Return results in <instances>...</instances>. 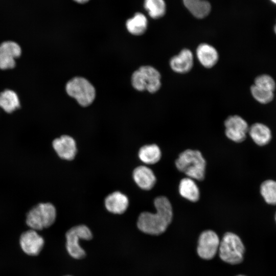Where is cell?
Instances as JSON below:
<instances>
[{
	"instance_id": "obj_16",
	"label": "cell",
	"mask_w": 276,
	"mask_h": 276,
	"mask_svg": "<svg viewBox=\"0 0 276 276\" xmlns=\"http://www.w3.org/2000/svg\"><path fill=\"white\" fill-rule=\"evenodd\" d=\"M106 209L110 213L121 214L124 213L129 204L128 197L119 191L109 194L105 199Z\"/></svg>"
},
{
	"instance_id": "obj_29",
	"label": "cell",
	"mask_w": 276,
	"mask_h": 276,
	"mask_svg": "<svg viewBox=\"0 0 276 276\" xmlns=\"http://www.w3.org/2000/svg\"><path fill=\"white\" fill-rule=\"evenodd\" d=\"M273 30H274V33L276 34V22L274 26Z\"/></svg>"
},
{
	"instance_id": "obj_24",
	"label": "cell",
	"mask_w": 276,
	"mask_h": 276,
	"mask_svg": "<svg viewBox=\"0 0 276 276\" xmlns=\"http://www.w3.org/2000/svg\"><path fill=\"white\" fill-rule=\"evenodd\" d=\"M260 191L265 201L270 205H276V181L267 179L260 186Z\"/></svg>"
},
{
	"instance_id": "obj_25",
	"label": "cell",
	"mask_w": 276,
	"mask_h": 276,
	"mask_svg": "<svg viewBox=\"0 0 276 276\" xmlns=\"http://www.w3.org/2000/svg\"><path fill=\"white\" fill-rule=\"evenodd\" d=\"M250 90L254 99L261 104L269 103L274 98V92L261 88L254 84L251 86Z\"/></svg>"
},
{
	"instance_id": "obj_27",
	"label": "cell",
	"mask_w": 276,
	"mask_h": 276,
	"mask_svg": "<svg viewBox=\"0 0 276 276\" xmlns=\"http://www.w3.org/2000/svg\"><path fill=\"white\" fill-rule=\"evenodd\" d=\"M73 1L78 4H85L88 2L90 0H73Z\"/></svg>"
},
{
	"instance_id": "obj_30",
	"label": "cell",
	"mask_w": 276,
	"mask_h": 276,
	"mask_svg": "<svg viewBox=\"0 0 276 276\" xmlns=\"http://www.w3.org/2000/svg\"><path fill=\"white\" fill-rule=\"evenodd\" d=\"M275 222H276V213L275 214Z\"/></svg>"
},
{
	"instance_id": "obj_17",
	"label": "cell",
	"mask_w": 276,
	"mask_h": 276,
	"mask_svg": "<svg viewBox=\"0 0 276 276\" xmlns=\"http://www.w3.org/2000/svg\"><path fill=\"white\" fill-rule=\"evenodd\" d=\"M248 133L257 145L263 146L270 143L272 132L268 126L262 123H255L249 127Z\"/></svg>"
},
{
	"instance_id": "obj_3",
	"label": "cell",
	"mask_w": 276,
	"mask_h": 276,
	"mask_svg": "<svg viewBox=\"0 0 276 276\" xmlns=\"http://www.w3.org/2000/svg\"><path fill=\"white\" fill-rule=\"evenodd\" d=\"M161 74L156 68L150 65H144L134 72L131 83L137 90L155 93L161 87Z\"/></svg>"
},
{
	"instance_id": "obj_7",
	"label": "cell",
	"mask_w": 276,
	"mask_h": 276,
	"mask_svg": "<svg viewBox=\"0 0 276 276\" xmlns=\"http://www.w3.org/2000/svg\"><path fill=\"white\" fill-rule=\"evenodd\" d=\"M67 252L75 259L83 258L85 252L80 245V240H89L93 235L89 228L85 225H79L70 228L65 234Z\"/></svg>"
},
{
	"instance_id": "obj_1",
	"label": "cell",
	"mask_w": 276,
	"mask_h": 276,
	"mask_svg": "<svg viewBox=\"0 0 276 276\" xmlns=\"http://www.w3.org/2000/svg\"><path fill=\"white\" fill-rule=\"evenodd\" d=\"M156 212H144L137 221V226L142 232L152 235L163 233L170 224L173 217L172 207L165 196L156 197L154 201Z\"/></svg>"
},
{
	"instance_id": "obj_15",
	"label": "cell",
	"mask_w": 276,
	"mask_h": 276,
	"mask_svg": "<svg viewBox=\"0 0 276 276\" xmlns=\"http://www.w3.org/2000/svg\"><path fill=\"white\" fill-rule=\"evenodd\" d=\"M132 175L135 182L143 190L151 189L156 182V177L153 172L145 166H140L135 168Z\"/></svg>"
},
{
	"instance_id": "obj_8",
	"label": "cell",
	"mask_w": 276,
	"mask_h": 276,
	"mask_svg": "<svg viewBox=\"0 0 276 276\" xmlns=\"http://www.w3.org/2000/svg\"><path fill=\"white\" fill-rule=\"evenodd\" d=\"M225 133L233 142L241 143L245 140L249 126L242 117L234 114L228 116L224 121Z\"/></svg>"
},
{
	"instance_id": "obj_14",
	"label": "cell",
	"mask_w": 276,
	"mask_h": 276,
	"mask_svg": "<svg viewBox=\"0 0 276 276\" xmlns=\"http://www.w3.org/2000/svg\"><path fill=\"white\" fill-rule=\"evenodd\" d=\"M196 56L199 63L206 68L215 66L219 59L217 50L212 45L204 42L200 43L197 46Z\"/></svg>"
},
{
	"instance_id": "obj_20",
	"label": "cell",
	"mask_w": 276,
	"mask_h": 276,
	"mask_svg": "<svg viewBox=\"0 0 276 276\" xmlns=\"http://www.w3.org/2000/svg\"><path fill=\"white\" fill-rule=\"evenodd\" d=\"M187 9L198 18H203L210 13L211 10L210 3L206 0H182Z\"/></svg>"
},
{
	"instance_id": "obj_31",
	"label": "cell",
	"mask_w": 276,
	"mask_h": 276,
	"mask_svg": "<svg viewBox=\"0 0 276 276\" xmlns=\"http://www.w3.org/2000/svg\"><path fill=\"white\" fill-rule=\"evenodd\" d=\"M237 276H245V275H237Z\"/></svg>"
},
{
	"instance_id": "obj_5",
	"label": "cell",
	"mask_w": 276,
	"mask_h": 276,
	"mask_svg": "<svg viewBox=\"0 0 276 276\" xmlns=\"http://www.w3.org/2000/svg\"><path fill=\"white\" fill-rule=\"evenodd\" d=\"M218 252L220 258L225 262L237 264L243 259L245 247L238 235L228 232L220 242Z\"/></svg>"
},
{
	"instance_id": "obj_6",
	"label": "cell",
	"mask_w": 276,
	"mask_h": 276,
	"mask_svg": "<svg viewBox=\"0 0 276 276\" xmlns=\"http://www.w3.org/2000/svg\"><path fill=\"white\" fill-rule=\"evenodd\" d=\"M67 94L75 99L82 106H87L94 101L96 91L93 85L82 77H75L66 84Z\"/></svg>"
},
{
	"instance_id": "obj_11",
	"label": "cell",
	"mask_w": 276,
	"mask_h": 276,
	"mask_svg": "<svg viewBox=\"0 0 276 276\" xmlns=\"http://www.w3.org/2000/svg\"><path fill=\"white\" fill-rule=\"evenodd\" d=\"M21 54L20 45L13 41H6L0 44V69L13 68L16 65L15 59Z\"/></svg>"
},
{
	"instance_id": "obj_22",
	"label": "cell",
	"mask_w": 276,
	"mask_h": 276,
	"mask_svg": "<svg viewBox=\"0 0 276 276\" xmlns=\"http://www.w3.org/2000/svg\"><path fill=\"white\" fill-rule=\"evenodd\" d=\"M162 153L159 147L156 144L146 145L139 151V157L146 164L151 165L157 163L160 159Z\"/></svg>"
},
{
	"instance_id": "obj_9",
	"label": "cell",
	"mask_w": 276,
	"mask_h": 276,
	"mask_svg": "<svg viewBox=\"0 0 276 276\" xmlns=\"http://www.w3.org/2000/svg\"><path fill=\"white\" fill-rule=\"evenodd\" d=\"M220 240L217 234L211 230L203 231L198 239L197 254L203 259L210 260L218 251Z\"/></svg>"
},
{
	"instance_id": "obj_28",
	"label": "cell",
	"mask_w": 276,
	"mask_h": 276,
	"mask_svg": "<svg viewBox=\"0 0 276 276\" xmlns=\"http://www.w3.org/2000/svg\"><path fill=\"white\" fill-rule=\"evenodd\" d=\"M272 4L276 5V0H269Z\"/></svg>"
},
{
	"instance_id": "obj_32",
	"label": "cell",
	"mask_w": 276,
	"mask_h": 276,
	"mask_svg": "<svg viewBox=\"0 0 276 276\" xmlns=\"http://www.w3.org/2000/svg\"><path fill=\"white\" fill-rule=\"evenodd\" d=\"M66 276H70V275H66Z\"/></svg>"
},
{
	"instance_id": "obj_10",
	"label": "cell",
	"mask_w": 276,
	"mask_h": 276,
	"mask_svg": "<svg viewBox=\"0 0 276 276\" xmlns=\"http://www.w3.org/2000/svg\"><path fill=\"white\" fill-rule=\"evenodd\" d=\"M19 243L21 250L26 254L36 256L43 248L44 241L36 231L30 229L21 234Z\"/></svg>"
},
{
	"instance_id": "obj_2",
	"label": "cell",
	"mask_w": 276,
	"mask_h": 276,
	"mask_svg": "<svg viewBox=\"0 0 276 276\" xmlns=\"http://www.w3.org/2000/svg\"><path fill=\"white\" fill-rule=\"evenodd\" d=\"M175 165L177 169L188 177L198 180H202L204 178L206 162L198 150H185L179 154Z\"/></svg>"
},
{
	"instance_id": "obj_23",
	"label": "cell",
	"mask_w": 276,
	"mask_h": 276,
	"mask_svg": "<svg viewBox=\"0 0 276 276\" xmlns=\"http://www.w3.org/2000/svg\"><path fill=\"white\" fill-rule=\"evenodd\" d=\"M144 7L153 19L163 17L166 12V4L164 0H144Z\"/></svg>"
},
{
	"instance_id": "obj_26",
	"label": "cell",
	"mask_w": 276,
	"mask_h": 276,
	"mask_svg": "<svg viewBox=\"0 0 276 276\" xmlns=\"http://www.w3.org/2000/svg\"><path fill=\"white\" fill-rule=\"evenodd\" d=\"M254 85L261 88L274 92L276 83L274 79L270 75L264 74L257 76Z\"/></svg>"
},
{
	"instance_id": "obj_18",
	"label": "cell",
	"mask_w": 276,
	"mask_h": 276,
	"mask_svg": "<svg viewBox=\"0 0 276 276\" xmlns=\"http://www.w3.org/2000/svg\"><path fill=\"white\" fill-rule=\"evenodd\" d=\"M179 192L184 198L196 202L200 197L199 188L193 179L186 177L182 179L179 185Z\"/></svg>"
},
{
	"instance_id": "obj_21",
	"label": "cell",
	"mask_w": 276,
	"mask_h": 276,
	"mask_svg": "<svg viewBox=\"0 0 276 276\" xmlns=\"http://www.w3.org/2000/svg\"><path fill=\"white\" fill-rule=\"evenodd\" d=\"M18 95L13 90L5 89L0 93V107L7 113H11L20 107Z\"/></svg>"
},
{
	"instance_id": "obj_12",
	"label": "cell",
	"mask_w": 276,
	"mask_h": 276,
	"mask_svg": "<svg viewBox=\"0 0 276 276\" xmlns=\"http://www.w3.org/2000/svg\"><path fill=\"white\" fill-rule=\"evenodd\" d=\"M194 57L193 52L188 48H183L169 60L170 68L175 73L185 74L191 71L193 67Z\"/></svg>"
},
{
	"instance_id": "obj_19",
	"label": "cell",
	"mask_w": 276,
	"mask_h": 276,
	"mask_svg": "<svg viewBox=\"0 0 276 276\" xmlns=\"http://www.w3.org/2000/svg\"><path fill=\"white\" fill-rule=\"evenodd\" d=\"M126 27L128 31L131 34L141 35L147 29L148 19L142 13L136 12L132 17L126 20Z\"/></svg>"
},
{
	"instance_id": "obj_4",
	"label": "cell",
	"mask_w": 276,
	"mask_h": 276,
	"mask_svg": "<svg viewBox=\"0 0 276 276\" xmlns=\"http://www.w3.org/2000/svg\"><path fill=\"white\" fill-rule=\"evenodd\" d=\"M56 218V210L51 203H40L32 208L26 216V222L36 231L51 226Z\"/></svg>"
},
{
	"instance_id": "obj_13",
	"label": "cell",
	"mask_w": 276,
	"mask_h": 276,
	"mask_svg": "<svg viewBox=\"0 0 276 276\" xmlns=\"http://www.w3.org/2000/svg\"><path fill=\"white\" fill-rule=\"evenodd\" d=\"M52 145L58 155L62 159L71 160L74 158L76 154V142L69 135H63L55 139L53 141Z\"/></svg>"
}]
</instances>
